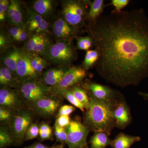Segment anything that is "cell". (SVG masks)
<instances>
[{
    "label": "cell",
    "mask_w": 148,
    "mask_h": 148,
    "mask_svg": "<svg viewBox=\"0 0 148 148\" xmlns=\"http://www.w3.org/2000/svg\"><path fill=\"white\" fill-rule=\"evenodd\" d=\"M85 29L100 53L95 69L107 82L125 87L148 77V18L144 9L113 10Z\"/></svg>",
    "instance_id": "obj_1"
},
{
    "label": "cell",
    "mask_w": 148,
    "mask_h": 148,
    "mask_svg": "<svg viewBox=\"0 0 148 148\" xmlns=\"http://www.w3.org/2000/svg\"><path fill=\"white\" fill-rule=\"evenodd\" d=\"M88 95L89 106L84 112V124L90 131L104 132L110 135L115 127L113 110L118 99L112 103H107L98 101Z\"/></svg>",
    "instance_id": "obj_2"
},
{
    "label": "cell",
    "mask_w": 148,
    "mask_h": 148,
    "mask_svg": "<svg viewBox=\"0 0 148 148\" xmlns=\"http://www.w3.org/2000/svg\"><path fill=\"white\" fill-rule=\"evenodd\" d=\"M73 41L53 42L43 53L42 57L50 64L56 66H71L78 58V53Z\"/></svg>",
    "instance_id": "obj_3"
},
{
    "label": "cell",
    "mask_w": 148,
    "mask_h": 148,
    "mask_svg": "<svg viewBox=\"0 0 148 148\" xmlns=\"http://www.w3.org/2000/svg\"><path fill=\"white\" fill-rule=\"evenodd\" d=\"M90 1L88 0L61 1V15L68 23L75 29L80 31L83 28L86 29L87 25L88 6Z\"/></svg>",
    "instance_id": "obj_4"
},
{
    "label": "cell",
    "mask_w": 148,
    "mask_h": 148,
    "mask_svg": "<svg viewBox=\"0 0 148 148\" xmlns=\"http://www.w3.org/2000/svg\"><path fill=\"white\" fill-rule=\"evenodd\" d=\"M25 106L29 108L40 98L49 95L50 87L40 81L29 79L20 82L15 88Z\"/></svg>",
    "instance_id": "obj_5"
},
{
    "label": "cell",
    "mask_w": 148,
    "mask_h": 148,
    "mask_svg": "<svg viewBox=\"0 0 148 148\" xmlns=\"http://www.w3.org/2000/svg\"><path fill=\"white\" fill-rule=\"evenodd\" d=\"M87 75L86 70L81 66H71L58 84L50 87V95L60 98H63V94L70 88L80 84Z\"/></svg>",
    "instance_id": "obj_6"
},
{
    "label": "cell",
    "mask_w": 148,
    "mask_h": 148,
    "mask_svg": "<svg viewBox=\"0 0 148 148\" xmlns=\"http://www.w3.org/2000/svg\"><path fill=\"white\" fill-rule=\"evenodd\" d=\"M33 113L31 110L25 108L15 112L8 125L14 142L21 143L24 140L26 131L33 123Z\"/></svg>",
    "instance_id": "obj_7"
},
{
    "label": "cell",
    "mask_w": 148,
    "mask_h": 148,
    "mask_svg": "<svg viewBox=\"0 0 148 148\" xmlns=\"http://www.w3.org/2000/svg\"><path fill=\"white\" fill-rule=\"evenodd\" d=\"M51 21V32L54 41H73L81 32L68 23L61 14L56 15Z\"/></svg>",
    "instance_id": "obj_8"
},
{
    "label": "cell",
    "mask_w": 148,
    "mask_h": 148,
    "mask_svg": "<svg viewBox=\"0 0 148 148\" xmlns=\"http://www.w3.org/2000/svg\"><path fill=\"white\" fill-rule=\"evenodd\" d=\"M66 129V144L69 148H81L87 145L86 140L90 130L84 123L78 121H71Z\"/></svg>",
    "instance_id": "obj_9"
},
{
    "label": "cell",
    "mask_w": 148,
    "mask_h": 148,
    "mask_svg": "<svg viewBox=\"0 0 148 148\" xmlns=\"http://www.w3.org/2000/svg\"><path fill=\"white\" fill-rule=\"evenodd\" d=\"M89 94L95 99L103 102L112 103L119 99L120 93L107 86L86 80L80 84Z\"/></svg>",
    "instance_id": "obj_10"
},
{
    "label": "cell",
    "mask_w": 148,
    "mask_h": 148,
    "mask_svg": "<svg viewBox=\"0 0 148 148\" xmlns=\"http://www.w3.org/2000/svg\"><path fill=\"white\" fill-rule=\"evenodd\" d=\"M61 98L54 95H46L37 100L29 109L33 112L43 117L52 116L61 106Z\"/></svg>",
    "instance_id": "obj_11"
},
{
    "label": "cell",
    "mask_w": 148,
    "mask_h": 148,
    "mask_svg": "<svg viewBox=\"0 0 148 148\" xmlns=\"http://www.w3.org/2000/svg\"><path fill=\"white\" fill-rule=\"evenodd\" d=\"M26 17L25 28L31 35L48 34L51 35L49 21L37 13L26 5Z\"/></svg>",
    "instance_id": "obj_12"
},
{
    "label": "cell",
    "mask_w": 148,
    "mask_h": 148,
    "mask_svg": "<svg viewBox=\"0 0 148 148\" xmlns=\"http://www.w3.org/2000/svg\"><path fill=\"white\" fill-rule=\"evenodd\" d=\"M26 5L18 0H10L5 24L25 28Z\"/></svg>",
    "instance_id": "obj_13"
},
{
    "label": "cell",
    "mask_w": 148,
    "mask_h": 148,
    "mask_svg": "<svg viewBox=\"0 0 148 148\" xmlns=\"http://www.w3.org/2000/svg\"><path fill=\"white\" fill-rule=\"evenodd\" d=\"M23 50L16 65V73L18 80L20 82L29 79L40 80L41 76L33 68L30 52Z\"/></svg>",
    "instance_id": "obj_14"
},
{
    "label": "cell",
    "mask_w": 148,
    "mask_h": 148,
    "mask_svg": "<svg viewBox=\"0 0 148 148\" xmlns=\"http://www.w3.org/2000/svg\"><path fill=\"white\" fill-rule=\"evenodd\" d=\"M25 106L16 89L1 87L0 107L16 112L24 108Z\"/></svg>",
    "instance_id": "obj_15"
},
{
    "label": "cell",
    "mask_w": 148,
    "mask_h": 148,
    "mask_svg": "<svg viewBox=\"0 0 148 148\" xmlns=\"http://www.w3.org/2000/svg\"><path fill=\"white\" fill-rule=\"evenodd\" d=\"M115 127L123 129L130 124L132 121V117L129 107L125 101L117 100L113 110Z\"/></svg>",
    "instance_id": "obj_16"
},
{
    "label": "cell",
    "mask_w": 148,
    "mask_h": 148,
    "mask_svg": "<svg viewBox=\"0 0 148 148\" xmlns=\"http://www.w3.org/2000/svg\"><path fill=\"white\" fill-rule=\"evenodd\" d=\"M30 6L37 13L50 22L56 15L57 1L55 0H35Z\"/></svg>",
    "instance_id": "obj_17"
},
{
    "label": "cell",
    "mask_w": 148,
    "mask_h": 148,
    "mask_svg": "<svg viewBox=\"0 0 148 148\" xmlns=\"http://www.w3.org/2000/svg\"><path fill=\"white\" fill-rule=\"evenodd\" d=\"M23 51L22 48L14 46L1 53V65L6 67L16 75V65Z\"/></svg>",
    "instance_id": "obj_18"
},
{
    "label": "cell",
    "mask_w": 148,
    "mask_h": 148,
    "mask_svg": "<svg viewBox=\"0 0 148 148\" xmlns=\"http://www.w3.org/2000/svg\"><path fill=\"white\" fill-rule=\"evenodd\" d=\"M71 66H56L46 70L42 75L40 81L49 87L58 84Z\"/></svg>",
    "instance_id": "obj_19"
},
{
    "label": "cell",
    "mask_w": 148,
    "mask_h": 148,
    "mask_svg": "<svg viewBox=\"0 0 148 148\" xmlns=\"http://www.w3.org/2000/svg\"><path fill=\"white\" fill-rule=\"evenodd\" d=\"M106 6L104 0H94L90 1L87 13V25L95 24L102 15Z\"/></svg>",
    "instance_id": "obj_20"
},
{
    "label": "cell",
    "mask_w": 148,
    "mask_h": 148,
    "mask_svg": "<svg viewBox=\"0 0 148 148\" xmlns=\"http://www.w3.org/2000/svg\"><path fill=\"white\" fill-rule=\"evenodd\" d=\"M20 82L16 75L5 66L0 67V85L1 87L16 88Z\"/></svg>",
    "instance_id": "obj_21"
},
{
    "label": "cell",
    "mask_w": 148,
    "mask_h": 148,
    "mask_svg": "<svg viewBox=\"0 0 148 148\" xmlns=\"http://www.w3.org/2000/svg\"><path fill=\"white\" fill-rule=\"evenodd\" d=\"M140 140L139 136H131L121 132L112 140L110 146L113 148H130L134 143Z\"/></svg>",
    "instance_id": "obj_22"
},
{
    "label": "cell",
    "mask_w": 148,
    "mask_h": 148,
    "mask_svg": "<svg viewBox=\"0 0 148 148\" xmlns=\"http://www.w3.org/2000/svg\"><path fill=\"white\" fill-rule=\"evenodd\" d=\"M109 136L104 132H95L89 141L90 148H106L110 145L112 140Z\"/></svg>",
    "instance_id": "obj_23"
},
{
    "label": "cell",
    "mask_w": 148,
    "mask_h": 148,
    "mask_svg": "<svg viewBox=\"0 0 148 148\" xmlns=\"http://www.w3.org/2000/svg\"><path fill=\"white\" fill-rule=\"evenodd\" d=\"M51 35L48 34H36L30 35L22 48L32 53L35 47L49 38Z\"/></svg>",
    "instance_id": "obj_24"
},
{
    "label": "cell",
    "mask_w": 148,
    "mask_h": 148,
    "mask_svg": "<svg viewBox=\"0 0 148 148\" xmlns=\"http://www.w3.org/2000/svg\"><path fill=\"white\" fill-rule=\"evenodd\" d=\"M75 97L82 103L85 109H87L89 106V98L87 91L80 84L75 85L69 88Z\"/></svg>",
    "instance_id": "obj_25"
},
{
    "label": "cell",
    "mask_w": 148,
    "mask_h": 148,
    "mask_svg": "<svg viewBox=\"0 0 148 148\" xmlns=\"http://www.w3.org/2000/svg\"><path fill=\"white\" fill-rule=\"evenodd\" d=\"M30 55L33 68L41 77L43 71L49 66L50 63L39 54L30 52Z\"/></svg>",
    "instance_id": "obj_26"
},
{
    "label": "cell",
    "mask_w": 148,
    "mask_h": 148,
    "mask_svg": "<svg viewBox=\"0 0 148 148\" xmlns=\"http://www.w3.org/2000/svg\"><path fill=\"white\" fill-rule=\"evenodd\" d=\"M100 57V53L97 49L86 51L84 60L81 66L86 71L95 66Z\"/></svg>",
    "instance_id": "obj_27"
},
{
    "label": "cell",
    "mask_w": 148,
    "mask_h": 148,
    "mask_svg": "<svg viewBox=\"0 0 148 148\" xmlns=\"http://www.w3.org/2000/svg\"><path fill=\"white\" fill-rule=\"evenodd\" d=\"M14 142L9 129L6 125H2L0 127V147L3 148L10 145Z\"/></svg>",
    "instance_id": "obj_28"
},
{
    "label": "cell",
    "mask_w": 148,
    "mask_h": 148,
    "mask_svg": "<svg viewBox=\"0 0 148 148\" xmlns=\"http://www.w3.org/2000/svg\"><path fill=\"white\" fill-rule=\"evenodd\" d=\"M77 43V50H82L87 51L91 49L94 47V41L91 36L88 34L84 36H78L75 39Z\"/></svg>",
    "instance_id": "obj_29"
},
{
    "label": "cell",
    "mask_w": 148,
    "mask_h": 148,
    "mask_svg": "<svg viewBox=\"0 0 148 148\" xmlns=\"http://www.w3.org/2000/svg\"><path fill=\"white\" fill-rule=\"evenodd\" d=\"M15 46L5 29L1 27L0 32V50L1 53L10 48Z\"/></svg>",
    "instance_id": "obj_30"
},
{
    "label": "cell",
    "mask_w": 148,
    "mask_h": 148,
    "mask_svg": "<svg viewBox=\"0 0 148 148\" xmlns=\"http://www.w3.org/2000/svg\"><path fill=\"white\" fill-rule=\"evenodd\" d=\"M15 112L10 110L0 107V121L2 125H7L10 124Z\"/></svg>",
    "instance_id": "obj_31"
},
{
    "label": "cell",
    "mask_w": 148,
    "mask_h": 148,
    "mask_svg": "<svg viewBox=\"0 0 148 148\" xmlns=\"http://www.w3.org/2000/svg\"><path fill=\"white\" fill-rule=\"evenodd\" d=\"M39 136L42 140H51L52 130L50 125L46 123H42L39 125Z\"/></svg>",
    "instance_id": "obj_32"
},
{
    "label": "cell",
    "mask_w": 148,
    "mask_h": 148,
    "mask_svg": "<svg viewBox=\"0 0 148 148\" xmlns=\"http://www.w3.org/2000/svg\"><path fill=\"white\" fill-rule=\"evenodd\" d=\"M63 98H66L69 102L75 107L80 109L82 112L85 111V109L83 105L80 103L79 101L75 97L73 92L70 89H68L66 90L63 94Z\"/></svg>",
    "instance_id": "obj_33"
},
{
    "label": "cell",
    "mask_w": 148,
    "mask_h": 148,
    "mask_svg": "<svg viewBox=\"0 0 148 148\" xmlns=\"http://www.w3.org/2000/svg\"><path fill=\"white\" fill-rule=\"evenodd\" d=\"M39 135V125L36 123H33L26 131L24 140L35 139Z\"/></svg>",
    "instance_id": "obj_34"
},
{
    "label": "cell",
    "mask_w": 148,
    "mask_h": 148,
    "mask_svg": "<svg viewBox=\"0 0 148 148\" xmlns=\"http://www.w3.org/2000/svg\"><path fill=\"white\" fill-rule=\"evenodd\" d=\"M10 1H0V22L1 25L5 23L6 17L9 7Z\"/></svg>",
    "instance_id": "obj_35"
},
{
    "label": "cell",
    "mask_w": 148,
    "mask_h": 148,
    "mask_svg": "<svg viewBox=\"0 0 148 148\" xmlns=\"http://www.w3.org/2000/svg\"><path fill=\"white\" fill-rule=\"evenodd\" d=\"M130 0H112L110 4L113 6L115 12H120L129 3Z\"/></svg>",
    "instance_id": "obj_36"
},
{
    "label": "cell",
    "mask_w": 148,
    "mask_h": 148,
    "mask_svg": "<svg viewBox=\"0 0 148 148\" xmlns=\"http://www.w3.org/2000/svg\"><path fill=\"white\" fill-rule=\"evenodd\" d=\"M71 121L69 116H57L55 124L62 127H66L69 126Z\"/></svg>",
    "instance_id": "obj_37"
},
{
    "label": "cell",
    "mask_w": 148,
    "mask_h": 148,
    "mask_svg": "<svg viewBox=\"0 0 148 148\" xmlns=\"http://www.w3.org/2000/svg\"><path fill=\"white\" fill-rule=\"evenodd\" d=\"M73 106L69 105H64L61 106L58 110V116H69L75 111Z\"/></svg>",
    "instance_id": "obj_38"
},
{
    "label": "cell",
    "mask_w": 148,
    "mask_h": 148,
    "mask_svg": "<svg viewBox=\"0 0 148 148\" xmlns=\"http://www.w3.org/2000/svg\"><path fill=\"white\" fill-rule=\"evenodd\" d=\"M45 146L41 143H37L24 148H43Z\"/></svg>",
    "instance_id": "obj_39"
},
{
    "label": "cell",
    "mask_w": 148,
    "mask_h": 148,
    "mask_svg": "<svg viewBox=\"0 0 148 148\" xmlns=\"http://www.w3.org/2000/svg\"><path fill=\"white\" fill-rule=\"evenodd\" d=\"M51 148H64V145L61 144V145H58L54 146Z\"/></svg>",
    "instance_id": "obj_40"
},
{
    "label": "cell",
    "mask_w": 148,
    "mask_h": 148,
    "mask_svg": "<svg viewBox=\"0 0 148 148\" xmlns=\"http://www.w3.org/2000/svg\"><path fill=\"white\" fill-rule=\"evenodd\" d=\"M140 94L141 95H143V96H146V97H148V93H142V92H140Z\"/></svg>",
    "instance_id": "obj_41"
},
{
    "label": "cell",
    "mask_w": 148,
    "mask_h": 148,
    "mask_svg": "<svg viewBox=\"0 0 148 148\" xmlns=\"http://www.w3.org/2000/svg\"><path fill=\"white\" fill-rule=\"evenodd\" d=\"M81 148H88V147H87V146L86 145V146H84V147H83Z\"/></svg>",
    "instance_id": "obj_42"
},
{
    "label": "cell",
    "mask_w": 148,
    "mask_h": 148,
    "mask_svg": "<svg viewBox=\"0 0 148 148\" xmlns=\"http://www.w3.org/2000/svg\"><path fill=\"white\" fill-rule=\"evenodd\" d=\"M43 148H49V147H46V146H45V147H44Z\"/></svg>",
    "instance_id": "obj_43"
}]
</instances>
